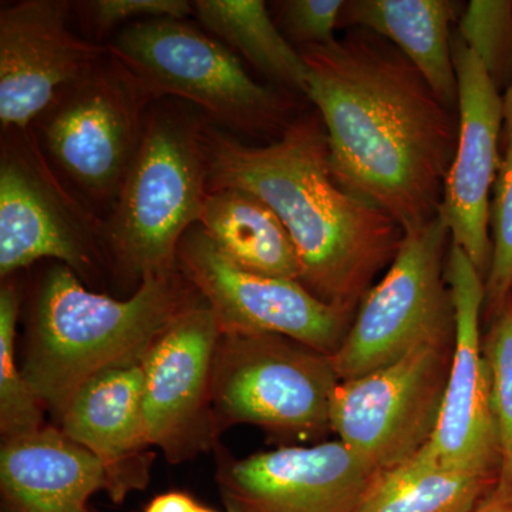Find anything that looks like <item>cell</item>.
I'll return each instance as SVG.
<instances>
[{
    "instance_id": "1",
    "label": "cell",
    "mask_w": 512,
    "mask_h": 512,
    "mask_svg": "<svg viewBox=\"0 0 512 512\" xmlns=\"http://www.w3.org/2000/svg\"><path fill=\"white\" fill-rule=\"evenodd\" d=\"M299 52L340 187L389 215L403 234L439 217L458 110L396 46L369 30L349 29L328 46Z\"/></svg>"
},
{
    "instance_id": "2",
    "label": "cell",
    "mask_w": 512,
    "mask_h": 512,
    "mask_svg": "<svg viewBox=\"0 0 512 512\" xmlns=\"http://www.w3.org/2000/svg\"><path fill=\"white\" fill-rule=\"evenodd\" d=\"M205 148L208 190L237 188L264 201L293 239L301 284L355 316L404 234L389 215L335 180L319 113L293 119L264 146L242 143L210 123Z\"/></svg>"
},
{
    "instance_id": "3",
    "label": "cell",
    "mask_w": 512,
    "mask_h": 512,
    "mask_svg": "<svg viewBox=\"0 0 512 512\" xmlns=\"http://www.w3.org/2000/svg\"><path fill=\"white\" fill-rule=\"evenodd\" d=\"M200 299L180 269L147 275L130 298L114 299L90 291L57 262L36 289L23 375L60 417L94 376L141 363L154 340Z\"/></svg>"
},
{
    "instance_id": "4",
    "label": "cell",
    "mask_w": 512,
    "mask_h": 512,
    "mask_svg": "<svg viewBox=\"0 0 512 512\" xmlns=\"http://www.w3.org/2000/svg\"><path fill=\"white\" fill-rule=\"evenodd\" d=\"M208 124L180 100H158L148 110L137 156L104 218L110 265L138 285L178 269L181 239L200 224L210 192Z\"/></svg>"
},
{
    "instance_id": "5",
    "label": "cell",
    "mask_w": 512,
    "mask_h": 512,
    "mask_svg": "<svg viewBox=\"0 0 512 512\" xmlns=\"http://www.w3.org/2000/svg\"><path fill=\"white\" fill-rule=\"evenodd\" d=\"M106 47L154 100L188 101L217 126L279 136L292 121L289 93L255 82L231 49L187 19L141 20Z\"/></svg>"
},
{
    "instance_id": "6",
    "label": "cell",
    "mask_w": 512,
    "mask_h": 512,
    "mask_svg": "<svg viewBox=\"0 0 512 512\" xmlns=\"http://www.w3.org/2000/svg\"><path fill=\"white\" fill-rule=\"evenodd\" d=\"M154 103L140 80L107 53L64 86L32 124L56 173L101 217L119 198Z\"/></svg>"
},
{
    "instance_id": "7",
    "label": "cell",
    "mask_w": 512,
    "mask_h": 512,
    "mask_svg": "<svg viewBox=\"0 0 512 512\" xmlns=\"http://www.w3.org/2000/svg\"><path fill=\"white\" fill-rule=\"evenodd\" d=\"M340 379L332 357L274 333H221L211 367V409L218 436L254 424L296 439L330 429Z\"/></svg>"
},
{
    "instance_id": "8",
    "label": "cell",
    "mask_w": 512,
    "mask_h": 512,
    "mask_svg": "<svg viewBox=\"0 0 512 512\" xmlns=\"http://www.w3.org/2000/svg\"><path fill=\"white\" fill-rule=\"evenodd\" d=\"M42 259L92 278L110 265L106 221L56 173L32 127L9 128L0 141V276Z\"/></svg>"
},
{
    "instance_id": "9",
    "label": "cell",
    "mask_w": 512,
    "mask_h": 512,
    "mask_svg": "<svg viewBox=\"0 0 512 512\" xmlns=\"http://www.w3.org/2000/svg\"><path fill=\"white\" fill-rule=\"evenodd\" d=\"M444 218L404 234L396 258L369 292L333 353L340 382L390 365L424 343L454 336Z\"/></svg>"
},
{
    "instance_id": "10",
    "label": "cell",
    "mask_w": 512,
    "mask_h": 512,
    "mask_svg": "<svg viewBox=\"0 0 512 512\" xmlns=\"http://www.w3.org/2000/svg\"><path fill=\"white\" fill-rule=\"evenodd\" d=\"M454 336L340 382L330 410L338 440L377 470L400 466L433 439L453 363Z\"/></svg>"
},
{
    "instance_id": "11",
    "label": "cell",
    "mask_w": 512,
    "mask_h": 512,
    "mask_svg": "<svg viewBox=\"0 0 512 512\" xmlns=\"http://www.w3.org/2000/svg\"><path fill=\"white\" fill-rule=\"evenodd\" d=\"M177 266L210 306L221 333H274L332 356L355 318L301 282L239 268L200 224L181 239Z\"/></svg>"
},
{
    "instance_id": "12",
    "label": "cell",
    "mask_w": 512,
    "mask_h": 512,
    "mask_svg": "<svg viewBox=\"0 0 512 512\" xmlns=\"http://www.w3.org/2000/svg\"><path fill=\"white\" fill-rule=\"evenodd\" d=\"M446 278L454 306L453 363L439 424L427 448L443 466L498 481L500 443L481 338L484 278L453 244Z\"/></svg>"
},
{
    "instance_id": "13",
    "label": "cell",
    "mask_w": 512,
    "mask_h": 512,
    "mask_svg": "<svg viewBox=\"0 0 512 512\" xmlns=\"http://www.w3.org/2000/svg\"><path fill=\"white\" fill-rule=\"evenodd\" d=\"M220 328L200 299L168 325L141 360L148 441L183 463L218 439L211 409V367Z\"/></svg>"
},
{
    "instance_id": "14",
    "label": "cell",
    "mask_w": 512,
    "mask_h": 512,
    "mask_svg": "<svg viewBox=\"0 0 512 512\" xmlns=\"http://www.w3.org/2000/svg\"><path fill=\"white\" fill-rule=\"evenodd\" d=\"M380 473L335 440L222 460L217 483L227 512H356Z\"/></svg>"
},
{
    "instance_id": "15",
    "label": "cell",
    "mask_w": 512,
    "mask_h": 512,
    "mask_svg": "<svg viewBox=\"0 0 512 512\" xmlns=\"http://www.w3.org/2000/svg\"><path fill=\"white\" fill-rule=\"evenodd\" d=\"M73 2L20 0L0 9V124L32 127L64 86L109 53L76 35Z\"/></svg>"
},
{
    "instance_id": "16",
    "label": "cell",
    "mask_w": 512,
    "mask_h": 512,
    "mask_svg": "<svg viewBox=\"0 0 512 512\" xmlns=\"http://www.w3.org/2000/svg\"><path fill=\"white\" fill-rule=\"evenodd\" d=\"M451 47L458 83V141L440 215L450 229L451 244L466 252L485 281L493 254L490 191L501 164L503 96L456 32Z\"/></svg>"
},
{
    "instance_id": "17",
    "label": "cell",
    "mask_w": 512,
    "mask_h": 512,
    "mask_svg": "<svg viewBox=\"0 0 512 512\" xmlns=\"http://www.w3.org/2000/svg\"><path fill=\"white\" fill-rule=\"evenodd\" d=\"M141 363L94 376L67 404L60 430L99 458L106 470L107 493L123 503L131 491L146 487L150 454L143 410Z\"/></svg>"
},
{
    "instance_id": "18",
    "label": "cell",
    "mask_w": 512,
    "mask_h": 512,
    "mask_svg": "<svg viewBox=\"0 0 512 512\" xmlns=\"http://www.w3.org/2000/svg\"><path fill=\"white\" fill-rule=\"evenodd\" d=\"M0 488L6 512H89L92 495L106 491L99 458L60 429L3 440Z\"/></svg>"
},
{
    "instance_id": "19",
    "label": "cell",
    "mask_w": 512,
    "mask_h": 512,
    "mask_svg": "<svg viewBox=\"0 0 512 512\" xmlns=\"http://www.w3.org/2000/svg\"><path fill=\"white\" fill-rule=\"evenodd\" d=\"M464 6L454 0H349L339 29L369 30L396 46L444 104L457 110L451 25Z\"/></svg>"
},
{
    "instance_id": "20",
    "label": "cell",
    "mask_w": 512,
    "mask_h": 512,
    "mask_svg": "<svg viewBox=\"0 0 512 512\" xmlns=\"http://www.w3.org/2000/svg\"><path fill=\"white\" fill-rule=\"evenodd\" d=\"M200 225L222 254L239 268L301 282V259L288 229L251 192L237 188L211 190Z\"/></svg>"
},
{
    "instance_id": "21",
    "label": "cell",
    "mask_w": 512,
    "mask_h": 512,
    "mask_svg": "<svg viewBox=\"0 0 512 512\" xmlns=\"http://www.w3.org/2000/svg\"><path fill=\"white\" fill-rule=\"evenodd\" d=\"M202 28L241 55L276 89L308 97V67L262 0H195Z\"/></svg>"
},
{
    "instance_id": "22",
    "label": "cell",
    "mask_w": 512,
    "mask_h": 512,
    "mask_svg": "<svg viewBox=\"0 0 512 512\" xmlns=\"http://www.w3.org/2000/svg\"><path fill=\"white\" fill-rule=\"evenodd\" d=\"M497 481L443 466L423 447L382 471L356 512H471Z\"/></svg>"
},
{
    "instance_id": "23",
    "label": "cell",
    "mask_w": 512,
    "mask_h": 512,
    "mask_svg": "<svg viewBox=\"0 0 512 512\" xmlns=\"http://www.w3.org/2000/svg\"><path fill=\"white\" fill-rule=\"evenodd\" d=\"M20 293L15 285L0 289V431L3 440L43 429V404L16 362V326Z\"/></svg>"
},
{
    "instance_id": "24",
    "label": "cell",
    "mask_w": 512,
    "mask_h": 512,
    "mask_svg": "<svg viewBox=\"0 0 512 512\" xmlns=\"http://www.w3.org/2000/svg\"><path fill=\"white\" fill-rule=\"evenodd\" d=\"M483 348L500 443V473L495 491L512 495V298L491 319Z\"/></svg>"
},
{
    "instance_id": "25",
    "label": "cell",
    "mask_w": 512,
    "mask_h": 512,
    "mask_svg": "<svg viewBox=\"0 0 512 512\" xmlns=\"http://www.w3.org/2000/svg\"><path fill=\"white\" fill-rule=\"evenodd\" d=\"M456 33L483 64L498 92H505L512 77V2L471 0Z\"/></svg>"
},
{
    "instance_id": "26",
    "label": "cell",
    "mask_w": 512,
    "mask_h": 512,
    "mask_svg": "<svg viewBox=\"0 0 512 512\" xmlns=\"http://www.w3.org/2000/svg\"><path fill=\"white\" fill-rule=\"evenodd\" d=\"M490 228L493 254L484 281V313L491 320L507 305L512 292V140L507 141L495 178Z\"/></svg>"
},
{
    "instance_id": "27",
    "label": "cell",
    "mask_w": 512,
    "mask_h": 512,
    "mask_svg": "<svg viewBox=\"0 0 512 512\" xmlns=\"http://www.w3.org/2000/svg\"><path fill=\"white\" fill-rule=\"evenodd\" d=\"M73 15L93 42L114 29L147 19H187L194 16V3L188 0H82L73 2Z\"/></svg>"
},
{
    "instance_id": "28",
    "label": "cell",
    "mask_w": 512,
    "mask_h": 512,
    "mask_svg": "<svg viewBox=\"0 0 512 512\" xmlns=\"http://www.w3.org/2000/svg\"><path fill=\"white\" fill-rule=\"evenodd\" d=\"M274 5L276 25L296 49L335 42L345 0H284Z\"/></svg>"
},
{
    "instance_id": "29",
    "label": "cell",
    "mask_w": 512,
    "mask_h": 512,
    "mask_svg": "<svg viewBox=\"0 0 512 512\" xmlns=\"http://www.w3.org/2000/svg\"><path fill=\"white\" fill-rule=\"evenodd\" d=\"M200 508L190 495L175 491L158 495L147 505L146 512H198Z\"/></svg>"
},
{
    "instance_id": "30",
    "label": "cell",
    "mask_w": 512,
    "mask_h": 512,
    "mask_svg": "<svg viewBox=\"0 0 512 512\" xmlns=\"http://www.w3.org/2000/svg\"><path fill=\"white\" fill-rule=\"evenodd\" d=\"M471 512H512V495L491 491Z\"/></svg>"
},
{
    "instance_id": "31",
    "label": "cell",
    "mask_w": 512,
    "mask_h": 512,
    "mask_svg": "<svg viewBox=\"0 0 512 512\" xmlns=\"http://www.w3.org/2000/svg\"><path fill=\"white\" fill-rule=\"evenodd\" d=\"M505 143L512 140V77L503 96Z\"/></svg>"
},
{
    "instance_id": "32",
    "label": "cell",
    "mask_w": 512,
    "mask_h": 512,
    "mask_svg": "<svg viewBox=\"0 0 512 512\" xmlns=\"http://www.w3.org/2000/svg\"><path fill=\"white\" fill-rule=\"evenodd\" d=\"M198 512H215V511L208 510V508L202 507V505H201V508H200V510H198Z\"/></svg>"
},
{
    "instance_id": "33",
    "label": "cell",
    "mask_w": 512,
    "mask_h": 512,
    "mask_svg": "<svg viewBox=\"0 0 512 512\" xmlns=\"http://www.w3.org/2000/svg\"><path fill=\"white\" fill-rule=\"evenodd\" d=\"M511 298H512V292H511Z\"/></svg>"
}]
</instances>
